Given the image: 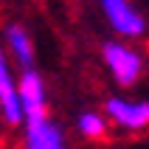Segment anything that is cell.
Segmentation results:
<instances>
[{
    "label": "cell",
    "mask_w": 149,
    "mask_h": 149,
    "mask_svg": "<svg viewBox=\"0 0 149 149\" xmlns=\"http://www.w3.org/2000/svg\"><path fill=\"white\" fill-rule=\"evenodd\" d=\"M101 62L118 87H135L146 70V59L130 40H110L101 45Z\"/></svg>",
    "instance_id": "6da1fadb"
},
{
    "label": "cell",
    "mask_w": 149,
    "mask_h": 149,
    "mask_svg": "<svg viewBox=\"0 0 149 149\" xmlns=\"http://www.w3.org/2000/svg\"><path fill=\"white\" fill-rule=\"evenodd\" d=\"M101 17L118 40H141L146 34V17L132 0H99Z\"/></svg>",
    "instance_id": "7a4b0ae2"
},
{
    "label": "cell",
    "mask_w": 149,
    "mask_h": 149,
    "mask_svg": "<svg viewBox=\"0 0 149 149\" xmlns=\"http://www.w3.org/2000/svg\"><path fill=\"white\" fill-rule=\"evenodd\" d=\"M110 127H118L124 132H143L149 130V99L135 96H110L104 101V110Z\"/></svg>",
    "instance_id": "3957f363"
},
{
    "label": "cell",
    "mask_w": 149,
    "mask_h": 149,
    "mask_svg": "<svg viewBox=\"0 0 149 149\" xmlns=\"http://www.w3.org/2000/svg\"><path fill=\"white\" fill-rule=\"evenodd\" d=\"M20 127H23V149H68L65 130L59 127V121L51 118L48 110L25 116Z\"/></svg>",
    "instance_id": "277c9868"
},
{
    "label": "cell",
    "mask_w": 149,
    "mask_h": 149,
    "mask_svg": "<svg viewBox=\"0 0 149 149\" xmlns=\"http://www.w3.org/2000/svg\"><path fill=\"white\" fill-rule=\"evenodd\" d=\"M0 116L11 127H20L23 110H20V90H17V73L14 62L8 59L3 42H0Z\"/></svg>",
    "instance_id": "5b68a950"
},
{
    "label": "cell",
    "mask_w": 149,
    "mask_h": 149,
    "mask_svg": "<svg viewBox=\"0 0 149 149\" xmlns=\"http://www.w3.org/2000/svg\"><path fill=\"white\" fill-rule=\"evenodd\" d=\"M0 42H3L8 59H11L20 70L34 68V62H37V48H34L31 31H28L23 23H14V20L6 23L0 28Z\"/></svg>",
    "instance_id": "8992f818"
},
{
    "label": "cell",
    "mask_w": 149,
    "mask_h": 149,
    "mask_svg": "<svg viewBox=\"0 0 149 149\" xmlns=\"http://www.w3.org/2000/svg\"><path fill=\"white\" fill-rule=\"evenodd\" d=\"M17 90H20V110H23V118L48 110V87H45L42 76L37 73L34 68L17 73Z\"/></svg>",
    "instance_id": "52a82bcc"
},
{
    "label": "cell",
    "mask_w": 149,
    "mask_h": 149,
    "mask_svg": "<svg viewBox=\"0 0 149 149\" xmlns=\"http://www.w3.org/2000/svg\"><path fill=\"white\" fill-rule=\"evenodd\" d=\"M76 130L87 141H101L107 135V130H110V121H107V116L101 110H84L76 118Z\"/></svg>",
    "instance_id": "ba28073f"
}]
</instances>
